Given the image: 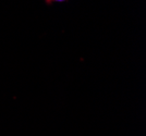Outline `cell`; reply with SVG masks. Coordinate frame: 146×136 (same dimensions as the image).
Returning a JSON list of instances; mask_svg holds the SVG:
<instances>
[{"label": "cell", "instance_id": "6da1fadb", "mask_svg": "<svg viewBox=\"0 0 146 136\" xmlns=\"http://www.w3.org/2000/svg\"><path fill=\"white\" fill-rule=\"evenodd\" d=\"M63 1H67V0H45V2L47 5H51L54 2H63Z\"/></svg>", "mask_w": 146, "mask_h": 136}]
</instances>
